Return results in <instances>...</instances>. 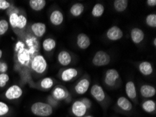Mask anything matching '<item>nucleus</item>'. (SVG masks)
<instances>
[{
  "mask_svg": "<svg viewBox=\"0 0 156 117\" xmlns=\"http://www.w3.org/2000/svg\"><path fill=\"white\" fill-rule=\"evenodd\" d=\"M31 112L35 116L41 117H47L53 114V107L48 103L37 102L31 107Z\"/></svg>",
  "mask_w": 156,
  "mask_h": 117,
  "instance_id": "1",
  "label": "nucleus"
},
{
  "mask_svg": "<svg viewBox=\"0 0 156 117\" xmlns=\"http://www.w3.org/2000/svg\"><path fill=\"white\" fill-rule=\"evenodd\" d=\"M31 66L32 70L36 71L37 73L42 74L46 70L47 62L44 56L39 55V56L34 57V58L32 60Z\"/></svg>",
  "mask_w": 156,
  "mask_h": 117,
  "instance_id": "2",
  "label": "nucleus"
},
{
  "mask_svg": "<svg viewBox=\"0 0 156 117\" xmlns=\"http://www.w3.org/2000/svg\"><path fill=\"white\" fill-rule=\"evenodd\" d=\"M110 56L105 51H100L94 54L93 59V63L94 65L98 67L105 66L110 63Z\"/></svg>",
  "mask_w": 156,
  "mask_h": 117,
  "instance_id": "3",
  "label": "nucleus"
},
{
  "mask_svg": "<svg viewBox=\"0 0 156 117\" xmlns=\"http://www.w3.org/2000/svg\"><path fill=\"white\" fill-rule=\"evenodd\" d=\"M23 95V90L20 86L14 85L9 88L5 93V97L9 100L18 99Z\"/></svg>",
  "mask_w": 156,
  "mask_h": 117,
  "instance_id": "4",
  "label": "nucleus"
},
{
  "mask_svg": "<svg viewBox=\"0 0 156 117\" xmlns=\"http://www.w3.org/2000/svg\"><path fill=\"white\" fill-rule=\"evenodd\" d=\"M119 78V73L115 69H110L106 72L105 83L108 86H114Z\"/></svg>",
  "mask_w": 156,
  "mask_h": 117,
  "instance_id": "5",
  "label": "nucleus"
},
{
  "mask_svg": "<svg viewBox=\"0 0 156 117\" xmlns=\"http://www.w3.org/2000/svg\"><path fill=\"white\" fill-rule=\"evenodd\" d=\"M87 108L81 100H77L73 103L72 106V114L76 117H83L87 112Z\"/></svg>",
  "mask_w": 156,
  "mask_h": 117,
  "instance_id": "6",
  "label": "nucleus"
},
{
  "mask_svg": "<svg viewBox=\"0 0 156 117\" xmlns=\"http://www.w3.org/2000/svg\"><path fill=\"white\" fill-rule=\"evenodd\" d=\"M122 36H123V32L122 30L117 26H113L106 32V37L111 41L119 40L122 37Z\"/></svg>",
  "mask_w": 156,
  "mask_h": 117,
  "instance_id": "7",
  "label": "nucleus"
},
{
  "mask_svg": "<svg viewBox=\"0 0 156 117\" xmlns=\"http://www.w3.org/2000/svg\"><path fill=\"white\" fill-rule=\"evenodd\" d=\"M91 95L99 102H102L105 100L106 95L103 88L99 85H94L90 90Z\"/></svg>",
  "mask_w": 156,
  "mask_h": 117,
  "instance_id": "8",
  "label": "nucleus"
},
{
  "mask_svg": "<svg viewBox=\"0 0 156 117\" xmlns=\"http://www.w3.org/2000/svg\"><path fill=\"white\" fill-rule=\"evenodd\" d=\"M90 86V82L87 79H83L77 83L75 86V91L79 95H83L87 91Z\"/></svg>",
  "mask_w": 156,
  "mask_h": 117,
  "instance_id": "9",
  "label": "nucleus"
},
{
  "mask_svg": "<svg viewBox=\"0 0 156 117\" xmlns=\"http://www.w3.org/2000/svg\"><path fill=\"white\" fill-rule=\"evenodd\" d=\"M77 45L81 49H86L90 45V39L88 36L83 33L77 36Z\"/></svg>",
  "mask_w": 156,
  "mask_h": 117,
  "instance_id": "10",
  "label": "nucleus"
},
{
  "mask_svg": "<svg viewBox=\"0 0 156 117\" xmlns=\"http://www.w3.org/2000/svg\"><path fill=\"white\" fill-rule=\"evenodd\" d=\"M78 75V71L75 68H68L64 70L61 75V79L64 82H67L72 80Z\"/></svg>",
  "mask_w": 156,
  "mask_h": 117,
  "instance_id": "11",
  "label": "nucleus"
},
{
  "mask_svg": "<svg viewBox=\"0 0 156 117\" xmlns=\"http://www.w3.org/2000/svg\"><path fill=\"white\" fill-rule=\"evenodd\" d=\"M131 39L134 44H138L143 41L144 39V33L139 28H134L131 31Z\"/></svg>",
  "mask_w": 156,
  "mask_h": 117,
  "instance_id": "12",
  "label": "nucleus"
},
{
  "mask_svg": "<svg viewBox=\"0 0 156 117\" xmlns=\"http://www.w3.org/2000/svg\"><path fill=\"white\" fill-rule=\"evenodd\" d=\"M140 93L142 97L148 98L154 96L156 93V90L152 86L143 85L140 88Z\"/></svg>",
  "mask_w": 156,
  "mask_h": 117,
  "instance_id": "13",
  "label": "nucleus"
},
{
  "mask_svg": "<svg viewBox=\"0 0 156 117\" xmlns=\"http://www.w3.org/2000/svg\"><path fill=\"white\" fill-rule=\"evenodd\" d=\"M32 30L35 36L41 37L46 31V26L43 23H36L32 25Z\"/></svg>",
  "mask_w": 156,
  "mask_h": 117,
  "instance_id": "14",
  "label": "nucleus"
},
{
  "mask_svg": "<svg viewBox=\"0 0 156 117\" xmlns=\"http://www.w3.org/2000/svg\"><path fill=\"white\" fill-rule=\"evenodd\" d=\"M117 105L120 109L125 112H129L132 109V104L125 97H120L117 100Z\"/></svg>",
  "mask_w": 156,
  "mask_h": 117,
  "instance_id": "15",
  "label": "nucleus"
},
{
  "mask_svg": "<svg viewBox=\"0 0 156 117\" xmlns=\"http://www.w3.org/2000/svg\"><path fill=\"white\" fill-rule=\"evenodd\" d=\"M50 20L54 25H60L64 20V16L62 13L58 10H55L52 12L50 16Z\"/></svg>",
  "mask_w": 156,
  "mask_h": 117,
  "instance_id": "16",
  "label": "nucleus"
},
{
  "mask_svg": "<svg viewBox=\"0 0 156 117\" xmlns=\"http://www.w3.org/2000/svg\"><path fill=\"white\" fill-rule=\"evenodd\" d=\"M58 62L62 66H67L72 62V56L69 52L66 51H62L60 52L58 56Z\"/></svg>",
  "mask_w": 156,
  "mask_h": 117,
  "instance_id": "17",
  "label": "nucleus"
},
{
  "mask_svg": "<svg viewBox=\"0 0 156 117\" xmlns=\"http://www.w3.org/2000/svg\"><path fill=\"white\" fill-rule=\"evenodd\" d=\"M139 71L144 76H149L153 73V69L151 63L147 61H144L139 65Z\"/></svg>",
  "mask_w": 156,
  "mask_h": 117,
  "instance_id": "18",
  "label": "nucleus"
},
{
  "mask_svg": "<svg viewBox=\"0 0 156 117\" xmlns=\"http://www.w3.org/2000/svg\"><path fill=\"white\" fill-rule=\"evenodd\" d=\"M125 92L127 97L129 99L134 100L136 98V90L135 87V84H134L133 82H127L125 85Z\"/></svg>",
  "mask_w": 156,
  "mask_h": 117,
  "instance_id": "19",
  "label": "nucleus"
},
{
  "mask_svg": "<svg viewBox=\"0 0 156 117\" xmlns=\"http://www.w3.org/2000/svg\"><path fill=\"white\" fill-rule=\"evenodd\" d=\"M68 93L62 87H56L53 91V97L58 100H62L66 99L68 97Z\"/></svg>",
  "mask_w": 156,
  "mask_h": 117,
  "instance_id": "20",
  "label": "nucleus"
},
{
  "mask_svg": "<svg viewBox=\"0 0 156 117\" xmlns=\"http://www.w3.org/2000/svg\"><path fill=\"white\" fill-rule=\"evenodd\" d=\"M29 4L33 10L39 11L44 8L46 2L45 0H30Z\"/></svg>",
  "mask_w": 156,
  "mask_h": 117,
  "instance_id": "21",
  "label": "nucleus"
},
{
  "mask_svg": "<svg viewBox=\"0 0 156 117\" xmlns=\"http://www.w3.org/2000/svg\"><path fill=\"white\" fill-rule=\"evenodd\" d=\"M142 109L144 112H147V113H153L155 111L156 109L155 102L152 100H146L142 104Z\"/></svg>",
  "mask_w": 156,
  "mask_h": 117,
  "instance_id": "22",
  "label": "nucleus"
},
{
  "mask_svg": "<svg viewBox=\"0 0 156 117\" xmlns=\"http://www.w3.org/2000/svg\"><path fill=\"white\" fill-rule=\"evenodd\" d=\"M128 6V1L127 0H115L113 2V6L118 12H123L126 10Z\"/></svg>",
  "mask_w": 156,
  "mask_h": 117,
  "instance_id": "23",
  "label": "nucleus"
},
{
  "mask_svg": "<svg viewBox=\"0 0 156 117\" xmlns=\"http://www.w3.org/2000/svg\"><path fill=\"white\" fill-rule=\"evenodd\" d=\"M83 11L84 6L81 3H76L74 4L70 9L71 14L73 16H75V17H78V16H81Z\"/></svg>",
  "mask_w": 156,
  "mask_h": 117,
  "instance_id": "24",
  "label": "nucleus"
},
{
  "mask_svg": "<svg viewBox=\"0 0 156 117\" xmlns=\"http://www.w3.org/2000/svg\"><path fill=\"white\" fill-rule=\"evenodd\" d=\"M56 46V42L53 39L48 38L45 39L43 42V48L44 51L47 52H50L55 49Z\"/></svg>",
  "mask_w": 156,
  "mask_h": 117,
  "instance_id": "25",
  "label": "nucleus"
},
{
  "mask_svg": "<svg viewBox=\"0 0 156 117\" xmlns=\"http://www.w3.org/2000/svg\"><path fill=\"white\" fill-rule=\"evenodd\" d=\"M104 11H105V6L101 4H97L93 6V10H92V15L95 18L100 17L103 15Z\"/></svg>",
  "mask_w": 156,
  "mask_h": 117,
  "instance_id": "26",
  "label": "nucleus"
},
{
  "mask_svg": "<svg viewBox=\"0 0 156 117\" xmlns=\"http://www.w3.org/2000/svg\"><path fill=\"white\" fill-rule=\"evenodd\" d=\"M53 86V80L51 78H44L41 82V86L44 89H50Z\"/></svg>",
  "mask_w": 156,
  "mask_h": 117,
  "instance_id": "27",
  "label": "nucleus"
},
{
  "mask_svg": "<svg viewBox=\"0 0 156 117\" xmlns=\"http://www.w3.org/2000/svg\"><path fill=\"white\" fill-rule=\"evenodd\" d=\"M146 23L151 27H156V14L151 13L147 16L146 18Z\"/></svg>",
  "mask_w": 156,
  "mask_h": 117,
  "instance_id": "28",
  "label": "nucleus"
},
{
  "mask_svg": "<svg viewBox=\"0 0 156 117\" xmlns=\"http://www.w3.org/2000/svg\"><path fill=\"white\" fill-rule=\"evenodd\" d=\"M10 112V108L8 104L4 102L0 101V117L6 116Z\"/></svg>",
  "mask_w": 156,
  "mask_h": 117,
  "instance_id": "29",
  "label": "nucleus"
},
{
  "mask_svg": "<svg viewBox=\"0 0 156 117\" xmlns=\"http://www.w3.org/2000/svg\"><path fill=\"white\" fill-rule=\"evenodd\" d=\"M9 23L6 20H0V36L3 35L9 29Z\"/></svg>",
  "mask_w": 156,
  "mask_h": 117,
  "instance_id": "30",
  "label": "nucleus"
},
{
  "mask_svg": "<svg viewBox=\"0 0 156 117\" xmlns=\"http://www.w3.org/2000/svg\"><path fill=\"white\" fill-rule=\"evenodd\" d=\"M18 15L16 13H11L10 17H9V22H10L11 25L12 27L15 28L17 27V23L18 20Z\"/></svg>",
  "mask_w": 156,
  "mask_h": 117,
  "instance_id": "31",
  "label": "nucleus"
},
{
  "mask_svg": "<svg viewBox=\"0 0 156 117\" xmlns=\"http://www.w3.org/2000/svg\"><path fill=\"white\" fill-rule=\"evenodd\" d=\"M26 24H27V19L24 16L20 15L18 16V20L17 23V27L19 29H23L26 26Z\"/></svg>",
  "mask_w": 156,
  "mask_h": 117,
  "instance_id": "32",
  "label": "nucleus"
},
{
  "mask_svg": "<svg viewBox=\"0 0 156 117\" xmlns=\"http://www.w3.org/2000/svg\"><path fill=\"white\" fill-rule=\"evenodd\" d=\"M18 60L21 63H25L30 60V56L27 51H21L18 56Z\"/></svg>",
  "mask_w": 156,
  "mask_h": 117,
  "instance_id": "33",
  "label": "nucleus"
},
{
  "mask_svg": "<svg viewBox=\"0 0 156 117\" xmlns=\"http://www.w3.org/2000/svg\"><path fill=\"white\" fill-rule=\"evenodd\" d=\"M9 80V76L6 73L0 74V87H4Z\"/></svg>",
  "mask_w": 156,
  "mask_h": 117,
  "instance_id": "34",
  "label": "nucleus"
},
{
  "mask_svg": "<svg viewBox=\"0 0 156 117\" xmlns=\"http://www.w3.org/2000/svg\"><path fill=\"white\" fill-rule=\"evenodd\" d=\"M10 7V3L6 0H0V10H6Z\"/></svg>",
  "mask_w": 156,
  "mask_h": 117,
  "instance_id": "35",
  "label": "nucleus"
},
{
  "mask_svg": "<svg viewBox=\"0 0 156 117\" xmlns=\"http://www.w3.org/2000/svg\"><path fill=\"white\" fill-rule=\"evenodd\" d=\"M8 70V65L4 62H0V73H5Z\"/></svg>",
  "mask_w": 156,
  "mask_h": 117,
  "instance_id": "36",
  "label": "nucleus"
},
{
  "mask_svg": "<svg viewBox=\"0 0 156 117\" xmlns=\"http://www.w3.org/2000/svg\"><path fill=\"white\" fill-rule=\"evenodd\" d=\"M81 101L85 104V106L86 107L87 109H90V107H91V102H90V100L89 99L83 98V99H82Z\"/></svg>",
  "mask_w": 156,
  "mask_h": 117,
  "instance_id": "37",
  "label": "nucleus"
},
{
  "mask_svg": "<svg viewBox=\"0 0 156 117\" xmlns=\"http://www.w3.org/2000/svg\"><path fill=\"white\" fill-rule=\"evenodd\" d=\"M48 103L50 105L53 107V106H56L57 105V100L55 99H54L53 97H49L48 98Z\"/></svg>",
  "mask_w": 156,
  "mask_h": 117,
  "instance_id": "38",
  "label": "nucleus"
},
{
  "mask_svg": "<svg viewBox=\"0 0 156 117\" xmlns=\"http://www.w3.org/2000/svg\"><path fill=\"white\" fill-rule=\"evenodd\" d=\"M147 4L150 6H155L156 5V1L155 0H148Z\"/></svg>",
  "mask_w": 156,
  "mask_h": 117,
  "instance_id": "39",
  "label": "nucleus"
},
{
  "mask_svg": "<svg viewBox=\"0 0 156 117\" xmlns=\"http://www.w3.org/2000/svg\"><path fill=\"white\" fill-rule=\"evenodd\" d=\"M153 44H154V46H156V39L155 38L154 40H153Z\"/></svg>",
  "mask_w": 156,
  "mask_h": 117,
  "instance_id": "40",
  "label": "nucleus"
},
{
  "mask_svg": "<svg viewBox=\"0 0 156 117\" xmlns=\"http://www.w3.org/2000/svg\"><path fill=\"white\" fill-rule=\"evenodd\" d=\"M2 51L0 49V58H2Z\"/></svg>",
  "mask_w": 156,
  "mask_h": 117,
  "instance_id": "41",
  "label": "nucleus"
},
{
  "mask_svg": "<svg viewBox=\"0 0 156 117\" xmlns=\"http://www.w3.org/2000/svg\"><path fill=\"white\" fill-rule=\"evenodd\" d=\"M85 117H93V116H90V115H89V116H85Z\"/></svg>",
  "mask_w": 156,
  "mask_h": 117,
  "instance_id": "42",
  "label": "nucleus"
}]
</instances>
